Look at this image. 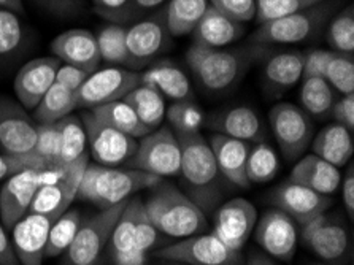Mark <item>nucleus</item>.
Segmentation results:
<instances>
[{
	"mask_svg": "<svg viewBox=\"0 0 354 265\" xmlns=\"http://www.w3.org/2000/svg\"><path fill=\"white\" fill-rule=\"evenodd\" d=\"M272 54L270 46L246 43L237 48H205L192 43L186 62L198 84L212 94H226L237 88L250 68Z\"/></svg>",
	"mask_w": 354,
	"mask_h": 265,
	"instance_id": "f257e3e1",
	"label": "nucleus"
},
{
	"mask_svg": "<svg viewBox=\"0 0 354 265\" xmlns=\"http://www.w3.org/2000/svg\"><path fill=\"white\" fill-rule=\"evenodd\" d=\"M181 146L180 175L183 176L187 197L205 212H213L221 202L226 181L219 172L210 145L202 134L178 137Z\"/></svg>",
	"mask_w": 354,
	"mask_h": 265,
	"instance_id": "f03ea898",
	"label": "nucleus"
},
{
	"mask_svg": "<svg viewBox=\"0 0 354 265\" xmlns=\"http://www.w3.org/2000/svg\"><path fill=\"white\" fill-rule=\"evenodd\" d=\"M145 212L162 235L187 239L207 229L205 213L178 188L164 180L151 188Z\"/></svg>",
	"mask_w": 354,
	"mask_h": 265,
	"instance_id": "7ed1b4c3",
	"label": "nucleus"
},
{
	"mask_svg": "<svg viewBox=\"0 0 354 265\" xmlns=\"http://www.w3.org/2000/svg\"><path fill=\"white\" fill-rule=\"evenodd\" d=\"M160 181L162 178L131 167L121 169V167H105L89 162L80 183L77 197L104 210L126 202L133 194L143 189H151Z\"/></svg>",
	"mask_w": 354,
	"mask_h": 265,
	"instance_id": "20e7f679",
	"label": "nucleus"
},
{
	"mask_svg": "<svg viewBox=\"0 0 354 265\" xmlns=\"http://www.w3.org/2000/svg\"><path fill=\"white\" fill-rule=\"evenodd\" d=\"M337 3H339L337 0H324L302 12L267 21L257 27L248 43L272 46L310 40L323 29L327 19L334 15Z\"/></svg>",
	"mask_w": 354,
	"mask_h": 265,
	"instance_id": "39448f33",
	"label": "nucleus"
},
{
	"mask_svg": "<svg viewBox=\"0 0 354 265\" xmlns=\"http://www.w3.org/2000/svg\"><path fill=\"white\" fill-rule=\"evenodd\" d=\"M126 40L129 68L138 72L156 62L158 57L170 50L174 42V37L165 26L162 8L126 27Z\"/></svg>",
	"mask_w": 354,
	"mask_h": 265,
	"instance_id": "423d86ee",
	"label": "nucleus"
},
{
	"mask_svg": "<svg viewBox=\"0 0 354 265\" xmlns=\"http://www.w3.org/2000/svg\"><path fill=\"white\" fill-rule=\"evenodd\" d=\"M131 169L164 178L180 175L181 146L169 126H160L137 143L136 154L129 161Z\"/></svg>",
	"mask_w": 354,
	"mask_h": 265,
	"instance_id": "0eeeda50",
	"label": "nucleus"
},
{
	"mask_svg": "<svg viewBox=\"0 0 354 265\" xmlns=\"http://www.w3.org/2000/svg\"><path fill=\"white\" fill-rule=\"evenodd\" d=\"M126 202H121L115 207L100 210L93 218L84 221L75 235L72 245L66 254L67 265H97L104 250L109 246L111 232L118 218L126 207Z\"/></svg>",
	"mask_w": 354,
	"mask_h": 265,
	"instance_id": "6e6552de",
	"label": "nucleus"
},
{
	"mask_svg": "<svg viewBox=\"0 0 354 265\" xmlns=\"http://www.w3.org/2000/svg\"><path fill=\"white\" fill-rule=\"evenodd\" d=\"M159 261L189 265H243L240 251L229 248L214 234H197L154 253Z\"/></svg>",
	"mask_w": 354,
	"mask_h": 265,
	"instance_id": "1a4fd4ad",
	"label": "nucleus"
},
{
	"mask_svg": "<svg viewBox=\"0 0 354 265\" xmlns=\"http://www.w3.org/2000/svg\"><path fill=\"white\" fill-rule=\"evenodd\" d=\"M269 122L284 159L297 161L312 145L313 121L302 108L281 102L270 110Z\"/></svg>",
	"mask_w": 354,
	"mask_h": 265,
	"instance_id": "9d476101",
	"label": "nucleus"
},
{
	"mask_svg": "<svg viewBox=\"0 0 354 265\" xmlns=\"http://www.w3.org/2000/svg\"><path fill=\"white\" fill-rule=\"evenodd\" d=\"M142 84V72L126 67L97 68L78 89V107L93 110L95 107L122 100L124 97Z\"/></svg>",
	"mask_w": 354,
	"mask_h": 265,
	"instance_id": "9b49d317",
	"label": "nucleus"
},
{
	"mask_svg": "<svg viewBox=\"0 0 354 265\" xmlns=\"http://www.w3.org/2000/svg\"><path fill=\"white\" fill-rule=\"evenodd\" d=\"M86 138L89 145V156L95 164L118 167L132 159L137 149V140L118 131V129L99 121L89 110L82 115Z\"/></svg>",
	"mask_w": 354,
	"mask_h": 265,
	"instance_id": "f8f14e48",
	"label": "nucleus"
},
{
	"mask_svg": "<svg viewBox=\"0 0 354 265\" xmlns=\"http://www.w3.org/2000/svg\"><path fill=\"white\" fill-rule=\"evenodd\" d=\"M89 158V153H86L68 165V170L62 178H59L55 183L40 186L34 200H32L29 213L45 214L53 221H56L62 213H66L78 196L83 173L91 162Z\"/></svg>",
	"mask_w": 354,
	"mask_h": 265,
	"instance_id": "ddd939ff",
	"label": "nucleus"
},
{
	"mask_svg": "<svg viewBox=\"0 0 354 265\" xmlns=\"http://www.w3.org/2000/svg\"><path fill=\"white\" fill-rule=\"evenodd\" d=\"M302 241L315 256L339 264L350 248V234L335 216L323 213L302 226Z\"/></svg>",
	"mask_w": 354,
	"mask_h": 265,
	"instance_id": "4468645a",
	"label": "nucleus"
},
{
	"mask_svg": "<svg viewBox=\"0 0 354 265\" xmlns=\"http://www.w3.org/2000/svg\"><path fill=\"white\" fill-rule=\"evenodd\" d=\"M37 126L26 108L0 95V148L7 154H30L37 140Z\"/></svg>",
	"mask_w": 354,
	"mask_h": 265,
	"instance_id": "2eb2a0df",
	"label": "nucleus"
},
{
	"mask_svg": "<svg viewBox=\"0 0 354 265\" xmlns=\"http://www.w3.org/2000/svg\"><path fill=\"white\" fill-rule=\"evenodd\" d=\"M254 239L270 256L289 261L297 250L299 232L296 221L278 208H270L254 226Z\"/></svg>",
	"mask_w": 354,
	"mask_h": 265,
	"instance_id": "dca6fc26",
	"label": "nucleus"
},
{
	"mask_svg": "<svg viewBox=\"0 0 354 265\" xmlns=\"http://www.w3.org/2000/svg\"><path fill=\"white\" fill-rule=\"evenodd\" d=\"M257 223V210L243 197L227 200L214 213L213 234L223 240L229 248L241 251L245 243L253 235Z\"/></svg>",
	"mask_w": 354,
	"mask_h": 265,
	"instance_id": "f3484780",
	"label": "nucleus"
},
{
	"mask_svg": "<svg viewBox=\"0 0 354 265\" xmlns=\"http://www.w3.org/2000/svg\"><path fill=\"white\" fill-rule=\"evenodd\" d=\"M40 188V169H26L7 178L0 189V221L7 230L29 213Z\"/></svg>",
	"mask_w": 354,
	"mask_h": 265,
	"instance_id": "a211bd4d",
	"label": "nucleus"
},
{
	"mask_svg": "<svg viewBox=\"0 0 354 265\" xmlns=\"http://www.w3.org/2000/svg\"><path fill=\"white\" fill-rule=\"evenodd\" d=\"M272 203L299 224H307L330 207V196H323L297 183L284 181L270 194Z\"/></svg>",
	"mask_w": 354,
	"mask_h": 265,
	"instance_id": "6ab92c4d",
	"label": "nucleus"
},
{
	"mask_svg": "<svg viewBox=\"0 0 354 265\" xmlns=\"http://www.w3.org/2000/svg\"><path fill=\"white\" fill-rule=\"evenodd\" d=\"M57 57H37L24 64L15 78V94L26 110H34L43 95L56 83V73L61 67Z\"/></svg>",
	"mask_w": 354,
	"mask_h": 265,
	"instance_id": "aec40b11",
	"label": "nucleus"
},
{
	"mask_svg": "<svg viewBox=\"0 0 354 265\" xmlns=\"http://www.w3.org/2000/svg\"><path fill=\"white\" fill-rule=\"evenodd\" d=\"M51 218L39 213H26L12 229V245L21 265H41L50 234Z\"/></svg>",
	"mask_w": 354,
	"mask_h": 265,
	"instance_id": "412c9836",
	"label": "nucleus"
},
{
	"mask_svg": "<svg viewBox=\"0 0 354 265\" xmlns=\"http://www.w3.org/2000/svg\"><path fill=\"white\" fill-rule=\"evenodd\" d=\"M51 51L62 64L93 73L100 66L95 34L88 29H68L51 42Z\"/></svg>",
	"mask_w": 354,
	"mask_h": 265,
	"instance_id": "4be33fe9",
	"label": "nucleus"
},
{
	"mask_svg": "<svg viewBox=\"0 0 354 265\" xmlns=\"http://www.w3.org/2000/svg\"><path fill=\"white\" fill-rule=\"evenodd\" d=\"M208 145L224 180L237 188L248 189L250 181L246 178V159H248L251 143L221 134H213Z\"/></svg>",
	"mask_w": 354,
	"mask_h": 265,
	"instance_id": "5701e85b",
	"label": "nucleus"
},
{
	"mask_svg": "<svg viewBox=\"0 0 354 265\" xmlns=\"http://www.w3.org/2000/svg\"><path fill=\"white\" fill-rule=\"evenodd\" d=\"M340 180L339 167L329 164L315 154L297 159L289 175V181L297 183L323 196H332L340 188Z\"/></svg>",
	"mask_w": 354,
	"mask_h": 265,
	"instance_id": "b1692460",
	"label": "nucleus"
},
{
	"mask_svg": "<svg viewBox=\"0 0 354 265\" xmlns=\"http://www.w3.org/2000/svg\"><path fill=\"white\" fill-rule=\"evenodd\" d=\"M142 84L156 89L164 99L194 100V91L187 75L170 61L154 62V66L142 72Z\"/></svg>",
	"mask_w": 354,
	"mask_h": 265,
	"instance_id": "393cba45",
	"label": "nucleus"
},
{
	"mask_svg": "<svg viewBox=\"0 0 354 265\" xmlns=\"http://www.w3.org/2000/svg\"><path fill=\"white\" fill-rule=\"evenodd\" d=\"M210 127L214 129L216 134L237 138L241 142L256 143L264 140V126H262L261 118L253 108L245 105L227 108L219 115H214L210 121Z\"/></svg>",
	"mask_w": 354,
	"mask_h": 265,
	"instance_id": "a878e982",
	"label": "nucleus"
},
{
	"mask_svg": "<svg viewBox=\"0 0 354 265\" xmlns=\"http://www.w3.org/2000/svg\"><path fill=\"white\" fill-rule=\"evenodd\" d=\"M243 24L230 19L229 16L218 12L216 8L207 10L194 29V42L205 48H226L243 35Z\"/></svg>",
	"mask_w": 354,
	"mask_h": 265,
	"instance_id": "bb28decb",
	"label": "nucleus"
},
{
	"mask_svg": "<svg viewBox=\"0 0 354 265\" xmlns=\"http://www.w3.org/2000/svg\"><path fill=\"white\" fill-rule=\"evenodd\" d=\"M313 154L335 167H343L351 161L354 153L353 132L340 124H329L312 140Z\"/></svg>",
	"mask_w": 354,
	"mask_h": 265,
	"instance_id": "cd10ccee",
	"label": "nucleus"
},
{
	"mask_svg": "<svg viewBox=\"0 0 354 265\" xmlns=\"http://www.w3.org/2000/svg\"><path fill=\"white\" fill-rule=\"evenodd\" d=\"M304 53L286 51L272 56L264 66V83L270 91L280 93L302 80Z\"/></svg>",
	"mask_w": 354,
	"mask_h": 265,
	"instance_id": "c85d7f7f",
	"label": "nucleus"
},
{
	"mask_svg": "<svg viewBox=\"0 0 354 265\" xmlns=\"http://www.w3.org/2000/svg\"><path fill=\"white\" fill-rule=\"evenodd\" d=\"M208 8V0H169L162 7V12L170 35L185 37L192 34Z\"/></svg>",
	"mask_w": 354,
	"mask_h": 265,
	"instance_id": "c756f323",
	"label": "nucleus"
},
{
	"mask_svg": "<svg viewBox=\"0 0 354 265\" xmlns=\"http://www.w3.org/2000/svg\"><path fill=\"white\" fill-rule=\"evenodd\" d=\"M122 100L132 107L138 120L149 131H154V129L162 126L167 107H165V99L156 89L140 84L136 89H132Z\"/></svg>",
	"mask_w": 354,
	"mask_h": 265,
	"instance_id": "7c9ffc66",
	"label": "nucleus"
},
{
	"mask_svg": "<svg viewBox=\"0 0 354 265\" xmlns=\"http://www.w3.org/2000/svg\"><path fill=\"white\" fill-rule=\"evenodd\" d=\"M59 127V156L56 164L68 165L84 156L88 138H86L84 124L77 115H67L57 121Z\"/></svg>",
	"mask_w": 354,
	"mask_h": 265,
	"instance_id": "2f4dec72",
	"label": "nucleus"
},
{
	"mask_svg": "<svg viewBox=\"0 0 354 265\" xmlns=\"http://www.w3.org/2000/svg\"><path fill=\"white\" fill-rule=\"evenodd\" d=\"M89 111L99 121L109 124V126L118 129L122 134L131 135L133 138H142L151 132L147 126H143V122L138 120V116L132 110V107L124 100L110 102V104L95 107Z\"/></svg>",
	"mask_w": 354,
	"mask_h": 265,
	"instance_id": "473e14b6",
	"label": "nucleus"
},
{
	"mask_svg": "<svg viewBox=\"0 0 354 265\" xmlns=\"http://www.w3.org/2000/svg\"><path fill=\"white\" fill-rule=\"evenodd\" d=\"M75 108H78L77 93L55 83L34 108V118L37 124H55L71 115Z\"/></svg>",
	"mask_w": 354,
	"mask_h": 265,
	"instance_id": "72a5a7b5",
	"label": "nucleus"
},
{
	"mask_svg": "<svg viewBox=\"0 0 354 265\" xmlns=\"http://www.w3.org/2000/svg\"><path fill=\"white\" fill-rule=\"evenodd\" d=\"M280 169V161L275 149L264 142L251 145L248 159H246V178L250 185H266L277 176Z\"/></svg>",
	"mask_w": 354,
	"mask_h": 265,
	"instance_id": "f704fd0d",
	"label": "nucleus"
},
{
	"mask_svg": "<svg viewBox=\"0 0 354 265\" xmlns=\"http://www.w3.org/2000/svg\"><path fill=\"white\" fill-rule=\"evenodd\" d=\"M335 94L324 78H304L300 88V104L308 116L326 118L330 115Z\"/></svg>",
	"mask_w": 354,
	"mask_h": 265,
	"instance_id": "c9c22d12",
	"label": "nucleus"
},
{
	"mask_svg": "<svg viewBox=\"0 0 354 265\" xmlns=\"http://www.w3.org/2000/svg\"><path fill=\"white\" fill-rule=\"evenodd\" d=\"M143 202L140 199H129L126 207L118 218L110 237V251L121 253L129 251L133 248V239H136V230L143 213Z\"/></svg>",
	"mask_w": 354,
	"mask_h": 265,
	"instance_id": "e433bc0d",
	"label": "nucleus"
},
{
	"mask_svg": "<svg viewBox=\"0 0 354 265\" xmlns=\"http://www.w3.org/2000/svg\"><path fill=\"white\" fill-rule=\"evenodd\" d=\"M82 214L78 210L68 208L51 224L45 248V257H56L68 250L82 226Z\"/></svg>",
	"mask_w": 354,
	"mask_h": 265,
	"instance_id": "4c0bfd02",
	"label": "nucleus"
},
{
	"mask_svg": "<svg viewBox=\"0 0 354 265\" xmlns=\"http://www.w3.org/2000/svg\"><path fill=\"white\" fill-rule=\"evenodd\" d=\"M167 126L174 131L176 137L201 134V127L205 122L202 108L194 100L174 102L165 111Z\"/></svg>",
	"mask_w": 354,
	"mask_h": 265,
	"instance_id": "58836bf2",
	"label": "nucleus"
},
{
	"mask_svg": "<svg viewBox=\"0 0 354 265\" xmlns=\"http://www.w3.org/2000/svg\"><path fill=\"white\" fill-rule=\"evenodd\" d=\"M97 48L102 61L115 64V66H127L129 51L126 40V26L106 24L102 26L97 34Z\"/></svg>",
	"mask_w": 354,
	"mask_h": 265,
	"instance_id": "ea45409f",
	"label": "nucleus"
},
{
	"mask_svg": "<svg viewBox=\"0 0 354 265\" xmlns=\"http://www.w3.org/2000/svg\"><path fill=\"white\" fill-rule=\"evenodd\" d=\"M324 80L342 94L354 93V56L353 53H332Z\"/></svg>",
	"mask_w": 354,
	"mask_h": 265,
	"instance_id": "a19ab883",
	"label": "nucleus"
},
{
	"mask_svg": "<svg viewBox=\"0 0 354 265\" xmlns=\"http://www.w3.org/2000/svg\"><path fill=\"white\" fill-rule=\"evenodd\" d=\"M327 42L332 51L353 53L354 51V8L346 7L334 16L327 27Z\"/></svg>",
	"mask_w": 354,
	"mask_h": 265,
	"instance_id": "79ce46f5",
	"label": "nucleus"
},
{
	"mask_svg": "<svg viewBox=\"0 0 354 265\" xmlns=\"http://www.w3.org/2000/svg\"><path fill=\"white\" fill-rule=\"evenodd\" d=\"M26 29L23 21L10 10L0 8V57L12 56L23 48Z\"/></svg>",
	"mask_w": 354,
	"mask_h": 265,
	"instance_id": "37998d69",
	"label": "nucleus"
},
{
	"mask_svg": "<svg viewBox=\"0 0 354 265\" xmlns=\"http://www.w3.org/2000/svg\"><path fill=\"white\" fill-rule=\"evenodd\" d=\"M94 12L111 24L131 26L142 19L136 0H91Z\"/></svg>",
	"mask_w": 354,
	"mask_h": 265,
	"instance_id": "c03bdc74",
	"label": "nucleus"
},
{
	"mask_svg": "<svg viewBox=\"0 0 354 265\" xmlns=\"http://www.w3.org/2000/svg\"><path fill=\"white\" fill-rule=\"evenodd\" d=\"M324 0H256V19L259 24L302 12Z\"/></svg>",
	"mask_w": 354,
	"mask_h": 265,
	"instance_id": "a18cd8bd",
	"label": "nucleus"
},
{
	"mask_svg": "<svg viewBox=\"0 0 354 265\" xmlns=\"http://www.w3.org/2000/svg\"><path fill=\"white\" fill-rule=\"evenodd\" d=\"M32 154H35L46 165L56 164L59 156V127L55 124H39L37 140Z\"/></svg>",
	"mask_w": 354,
	"mask_h": 265,
	"instance_id": "49530a36",
	"label": "nucleus"
},
{
	"mask_svg": "<svg viewBox=\"0 0 354 265\" xmlns=\"http://www.w3.org/2000/svg\"><path fill=\"white\" fill-rule=\"evenodd\" d=\"M213 8L237 23H248L256 18V0H208Z\"/></svg>",
	"mask_w": 354,
	"mask_h": 265,
	"instance_id": "de8ad7c7",
	"label": "nucleus"
},
{
	"mask_svg": "<svg viewBox=\"0 0 354 265\" xmlns=\"http://www.w3.org/2000/svg\"><path fill=\"white\" fill-rule=\"evenodd\" d=\"M46 164L35 154H0V181L26 169H41Z\"/></svg>",
	"mask_w": 354,
	"mask_h": 265,
	"instance_id": "09e8293b",
	"label": "nucleus"
},
{
	"mask_svg": "<svg viewBox=\"0 0 354 265\" xmlns=\"http://www.w3.org/2000/svg\"><path fill=\"white\" fill-rule=\"evenodd\" d=\"M159 239H160V232L158 230V227L151 223V219L148 218V214L143 208V213L140 216V221H138V226L136 230V239H133V248H137V250L148 254L153 248L158 246Z\"/></svg>",
	"mask_w": 354,
	"mask_h": 265,
	"instance_id": "8fccbe9b",
	"label": "nucleus"
},
{
	"mask_svg": "<svg viewBox=\"0 0 354 265\" xmlns=\"http://www.w3.org/2000/svg\"><path fill=\"white\" fill-rule=\"evenodd\" d=\"M40 8L57 18H71L84 12V0H34Z\"/></svg>",
	"mask_w": 354,
	"mask_h": 265,
	"instance_id": "3c124183",
	"label": "nucleus"
},
{
	"mask_svg": "<svg viewBox=\"0 0 354 265\" xmlns=\"http://www.w3.org/2000/svg\"><path fill=\"white\" fill-rule=\"evenodd\" d=\"M332 53L327 50H312L308 53H304V70H302V80L304 78H324V72L327 64H329Z\"/></svg>",
	"mask_w": 354,
	"mask_h": 265,
	"instance_id": "603ef678",
	"label": "nucleus"
},
{
	"mask_svg": "<svg viewBox=\"0 0 354 265\" xmlns=\"http://www.w3.org/2000/svg\"><path fill=\"white\" fill-rule=\"evenodd\" d=\"M89 75L91 73H88L83 68L68 66V64H61V67H59L56 73V83L64 86L68 91H72V93H78V89L82 88Z\"/></svg>",
	"mask_w": 354,
	"mask_h": 265,
	"instance_id": "864d4df0",
	"label": "nucleus"
},
{
	"mask_svg": "<svg viewBox=\"0 0 354 265\" xmlns=\"http://www.w3.org/2000/svg\"><path fill=\"white\" fill-rule=\"evenodd\" d=\"M330 115L334 116L337 124L346 127L348 131H354V93L343 94L342 99L335 100L332 105Z\"/></svg>",
	"mask_w": 354,
	"mask_h": 265,
	"instance_id": "5fc2aeb1",
	"label": "nucleus"
},
{
	"mask_svg": "<svg viewBox=\"0 0 354 265\" xmlns=\"http://www.w3.org/2000/svg\"><path fill=\"white\" fill-rule=\"evenodd\" d=\"M348 169L343 180H340V188H342V200L343 205H345V212L348 214L350 221L354 218V167L353 162H348Z\"/></svg>",
	"mask_w": 354,
	"mask_h": 265,
	"instance_id": "6e6d98bb",
	"label": "nucleus"
},
{
	"mask_svg": "<svg viewBox=\"0 0 354 265\" xmlns=\"http://www.w3.org/2000/svg\"><path fill=\"white\" fill-rule=\"evenodd\" d=\"M0 265H21L2 221H0Z\"/></svg>",
	"mask_w": 354,
	"mask_h": 265,
	"instance_id": "4d7b16f0",
	"label": "nucleus"
},
{
	"mask_svg": "<svg viewBox=\"0 0 354 265\" xmlns=\"http://www.w3.org/2000/svg\"><path fill=\"white\" fill-rule=\"evenodd\" d=\"M111 257L116 265H147L148 262V254L137 248H132L129 251L111 253Z\"/></svg>",
	"mask_w": 354,
	"mask_h": 265,
	"instance_id": "13d9d810",
	"label": "nucleus"
},
{
	"mask_svg": "<svg viewBox=\"0 0 354 265\" xmlns=\"http://www.w3.org/2000/svg\"><path fill=\"white\" fill-rule=\"evenodd\" d=\"M167 2L169 0H136L137 8L142 16H147L149 13L156 12V10H160Z\"/></svg>",
	"mask_w": 354,
	"mask_h": 265,
	"instance_id": "bf43d9fd",
	"label": "nucleus"
},
{
	"mask_svg": "<svg viewBox=\"0 0 354 265\" xmlns=\"http://www.w3.org/2000/svg\"><path fill=\"white\" fill-rule=\"evenodd\" d=\"M0 8L10 10V12H13L16 15L24 13L23 0H0Z\"/></svg>",
	"mask_w": 354,
	"mask_h": 265,
	"instance_id": "052dcab7",
	"label": "nucleus"
},
{
	"mask_svg": "<svg viewBox=\"0 0 354 265\" xmlns=\"http://www.w3.org/2000/svg\"><path fill=\"white\" fill-rule=\"evenodd\" d=\"M245 265H277V264L273 262L269 256H266V254L253 253Z\"/></svg>",
	"mask_w": 354,
	"mask_h": 265,
	"instance_id": "680f3d73",
	"label": "nucleus"
},
{
	"mask_svg": "<svg viewBox=\"0 0 354 265\" xmlns=\"http://www.w3.org/2000/svg\"><path fill=\"white\" fill-rule=\"evenodd\" d=\"M160 265H189L183 262H170V261H160Z\"/></svg>",
	"mask_w": 354,
	"mask_h": 265,
	"instance_id": "e2e57ef3",
	"label": "nucleus"
},
{
	"mask_svg": "<svg viewBox=\"0 0 354 265\" xmlns=\"http://www.w3.org/2000/svg\"><path fill=\"white\" fill-rule=\"evenodd\" d=\"M313 265H340V264H332V262H326V264H313Z\"/></svg>",
	"mask_w": 354,
	"mask_h": 265,
	"instance_id": "0e129e2a",
	"label": "nucleus"
}]
</instances>
